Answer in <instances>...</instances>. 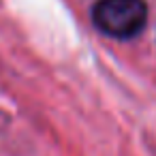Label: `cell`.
<instances>
[{
    "instance_id": "cell-1",
    "label": "cell",
    "mask_w": 156,
    "mask_h": 156,
    "mask_svg": "<svg viewBox=\"0 0 156 156\" xmlns=\"http://www.w3.org/2000/svg\"><path fill=\"white\" fill-rule=\"evenodd\" d=\"M92 20L107 37L133 39L145 28L147 5L145 0H98L92 9Z\"/></svg>"
}]
</instances>
